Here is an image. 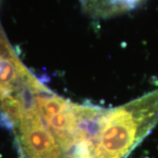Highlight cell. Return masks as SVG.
I'll return each instance as SVG.
<instances>
[{
  "mask_svg": "<svg viewBox=\"0 0 158 158\" xmlns=\"http://www.w3.org/2000/svg\"><path fill=\"white\" fill-rule=\"evenodd\" d=\"M34 98L63 158H126L158 124V110L145 97L106 109L74 104L43 85Z\"/></svg>",
  "mask_w": 158,
  "mask_h": 158,
  "instance_id": "1",
  "label": "cell"
},
{
  "mask_svg": "<svg viewBox=\"0 0 158 158\" xmlns=\"http://www.w3.org/2000/svg\"><path fill=\"white\" fill-rule=\"evenodd\" d=\"M142 0H83V7L93 17L109 18L129 11Z\"/></svg>",
  "mask_w": 158,
  "mask_h": 158,
  "instance_id": "2",
  "label": "cell"
},
{
  "mask_svg": "<svg viewBox=\"0 0 158 158\" xmlns=\"http://www.w3.org/2000/svg\"><path fill=\"white\" fill-rule=\"evenodd\" d=\"M0 26H1V25H0Z\"/></svg>",
  "mask_w": 158,
  "mask_h": 158,
  "instance_id": "3",
  "label": "cell"
}]
</instances>
